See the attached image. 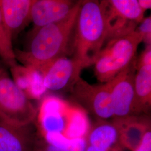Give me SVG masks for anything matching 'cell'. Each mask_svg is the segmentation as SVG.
<instances>
[{
  "instance_id": "obj_24",
  "label": "cell",
  "mask_w": 151,
  "mask_h": 151,
  "mask_svg": "<svg viewBox=\"0 0 151 151\" xmlns=\"http://www.w3.org/2000/svg\"><path fill=\"white\" fill-rule=\"evenodd\" d=\"M138 3L140 9L143 12H145L147 10L151 8V0H138Z\"/></svg>"
},
{
  "instance_id": "obj_14",
  "label": "cell",
  "mask_w": 151,
  "mask_h": 151,
  "mask_svg": "<svg viewBox=\"0 0 151 151\" xmlns=\"http://www.w3.org/2000/svg\"><path fill=\"white\" fill-rule=\"evenodd\" d=\"M134 78L136 112L146 111L151 106V65L137 66Z\"/></svg>"
},
{
  "instance_id": "obj_17",
  "label": "cell",
  "mask_w": 151,
  "mask_h": 151,
  "mask_svg": "<svg viewBox=\"0 0 151 151\" xmlns=\"http://www.w3.org/2000/svg\"><path fill=\"white\" fill-rule=\"evenodd\" d=\"M90 132V123L85 111L72 106L64 135L70 139L85 138Z\"/></svg>"
},
{
  "instance_id": "obj_19",
  "label": "cell",
  "mask_w": 151,
  "mask_h": 151,
  "mask_svg": "<svg viewBox=\"0 0 151 151\" xmlns=\"http://www.w3.org/2000/svg\"><path fill=\"white\" fill-rule=\"evenodd\" d=\"M45 142L49 145L60 150L67 151L70 146V139L62 133H48L43 135Z\"/></svg>"
},
{
  "instance_id": "obj_3",
  "label": "cell",
  "mask_w": 151,
  "mask_h": 151,
  "mask_svg": "<svg viewBox=\"0 0 151 151\" xmlns=\"http://www.w3.org/2000/svg\"><path fill=\"white\" fill-rule=\"evenodd\" d=\"M143 38L136 32L105 44L94 63L97 80L106 83L128 68L135 60L138 47Z\"/></svg>"
},
{
  "instance_id": "obj_20",
  "label": "cell",
  "mask_w": 151,
  "mask_h": 151,
  "mask_svg": "<svg viewBox=\"0 0 151 151\" xmlns=\"http://www.w3.org/2000/svg\"><path fill=\"white\" fill-rule=\"evenodd\" d=\"M143 38V41L146 45H151V17L144 18L135 29Z\"/></svg>"
},
{
  "instance_id": "obj_9",
  "label": "cell",
  "mask_w": 151,
  "mask_h": 151,
  "mask_svg": "<svg viewBox=\"0 0 151 151\" xmlns=\"http://www.w3.org/2000/svg\"><path fill=\"white\" fill-rule=\"evenodd\" d=\"M71 107L67 102L55 96L44 97L37 114L39 126L43 135L56 133L64 134Z\"/></svg>"
},
{
  "instance_id": "obj_1",
  "label": "cell",
  "mask_w": 151,
  "mask_h": 151,
  "mask_svg": "<svg viewBox=\"0 0 151 151\" xmlns=\"http://www.w3.org/2000/svg\"><path fill=\"white\" fill-rule=\"evenodd\" d=\"M81 2V1H78L64 19L35 31L28 50H14L16 60L24 66L40 70L54 60L71 54L76 22Z\"/></svg>"
},
{
  "instance_id": "obj_5",
  "label": "cell",
  "mask_w": 151,
  "mask_h": 151,
  "mask_svg": "<svg viewBox=\"0 0 151 151\" xmlns=\"http://www.w3.org/2000/svg\"><path fill=\"white\" fill-rule=\"evenodd\" d=\"M100 4L106 27L105 43L134 32L145 18L137 0H103Z\"/></svg>"
},
{
  "instance_id": "obj_25",
  "label": "cell",
  "mask_w": 151,
  "mask_h": 151,
  "mask_svg": "<svg viewBox=\"0 0 151 151\" xmlns=\"http://www.w3.org/2000/svg\"><path fill=\"white\" fill-rule=\"evenodd\" d=\"M86 151H104L97 148L96 147H95L93 146H90L87 145Z\"/></svg>"
},
{
  "instance_id": "obj_13",
  "label": "cell",
  "mask_w": 151,
  "mask_h": 151,
  "mask_svg": "<svg viewBox=\"0 0 151 151\" xmlns=\"http://www.w3.org/2000/svg\"><path fill=\"white\" fill-rule=\"evenodd\" d=\"M118 127L119 138L127 148L133 151L140 143L143 136L148 129V125L134 116L115 120Z\"/></svg>"
},
{
  "instance_id": "obj_23",
  "label": "cell",
  "mask_w": 151,
  "mask_h": 151,
  "mask_svg": "<svg viewBox=\"0 0 151 151\" xmlns=\"http://www.w3.org/2000/svg\"><path fill=\"white\" fill-rule=\"evenodd\" d=\"M143 65H151V45L147 46L139 59H136L135 67Z\"/></svg>"
},
{
  "instance_id": "obj_12",
  "label": "cell",
  "mask_w": 151,
  "mask_h": 151,
  "mask_svg": "<svg viewBox=\"0 0 151 151\" xmlns=\"http://www.w3.org/2000/svg\"><path fill=\"white\" fill-rule=\"evenodd\" d=\"M35 145L30 125L18 127L0 120V151H34Z\"/></svg>"
},
{
  "instance_id": "obj_2",
  "label": "cell",
  "mask_w": 151,
  "mask_h": 151,
  "mask_svg": "<svg viewBox=\"0 0 151 151\" xmlns=\"http://www.w3.org/2000/svg\"><path fill=\"white\" fill-rule=\"evenodd\" d=\"M106 38L105 19L100 1H81L72 45V58L83 69L93 65Z\"/></svg>"
},
{
  "instance_id": "obj_22",
  "label": "cell",
  "mask_w": 151,
  "mask_h": 151,
  "mask_svg": "<svg viewBox=\"0 0 151 151\" xmlns=\"http://www.w3.org/2000/svg\"><path fill=\"white\" fill-rule=\"evenodd\" d=\"M133 151H151V132L147 130L140 143Z\"/></svg>"
},
{
  "instance_id": "obj_11",
  "label": "cell",
  "mask_w": 151,
  "mask_h": 151,
  "mask_svg": "<svg viewBox=\"0 0 151 151\" xmlns=\"http://www.w3.org/2000/svg\"><path fill=\"white\" fill-rule=\"evenodd\" d=\"M34 0H0V9L6 29L10 38L24 29L30 21Z\"/></svg>"
},
{
  "instance_id": "obj_21",
  "label": "cell",
  "mask_w": 151,
  "mask_h": 151,
  "mask_svg": "<svg viewBox=\"0 0 151 151\" xmlns=\"http://www.w3.org/2000/svg\"><path fill=\"white\" fill-rule=\"evenodd\" d=\"M87 142L85 138H78L70 139L67 151H86Z\"/></svg>"
},
{
  "instance_id": "obj_10",
  "label": "cell",
  "mask_w": 151,
  "mask_h": 151,
  "mask_svg": "<svg viewBox=\"0 0 151 151\" xmlns=\"http://www.w3.org/2000/svg\"><path fill=\"white\" fill-rule=\"evenodd\" d=\"M77 2L70 0H34L30 20L34 25V32L40 27L64 19Z\"/></svg>"
},
{
  "instance_id": "obj_4",
  "label": "cell",
  "mask_w": 151,
  "mask_h": 151,
  "mask_svg": "<svg viewBox=\"0 0 151 151\" xmlns=\"http://www.w3.org/2000/svg\"><path fill=\"white\" fill-rule=\"evenodd\" d=\"M38 111L8 73L0 68V120L24 127L32 123Z\"/></svg>"
},
{
  "instance_id": "obj_15",
  "label": "cell",
  "mask_w": 151,
  "mask_h": 151,
  "mask_svg": "<svg viewBox=\"0 0 151 151\" xmlns=\"http://www.w3.org/2000/svg\"><path fill=\"white\" fill-rule=\"evenodd\" d=\"M119 138V129L116 124L103 122L95 126L90 132L88 145L103 151H109Z\"/></svg>"
},
{
  "instance_id": "obj_8",
  "label": "cell",
  "mask_w": 151,
  "mask_h": 151,
  "mask_svg": "<svg viewBox=\"0 0 151 151\" xmlns=\"http://www.w3.org/2000/svg\"><path fill=\"white\" fill-rule=\"evenodd\" d=\"M71 92L77 100L99 119L106 120L114 118L111 95L107 83L92 85L80 77Z\"/></svg>"
},
{
  "instance_id": "obj_6",
  "label": "cell",
  "mask_w": 151,
  "mask_h": 151,
  "mask_svg": "<svg viewBox=\"0 0 151 151\" xmlns=\"http://www.w3.org/2000/svg\"><path fill=\"white\" fill-rule=\"evenodd\" d=\"M135 60L111 80L106 82L110 90L115 120H122L136 113L134 78Z\"/></svg>"
},
{
  "instance_id": "obj_7",
  "label": "cell",
  "mask_w": 151,
  "mask_h": 151,
  "mask_svg": "<svg viewBox=\"0 0 151 151\" xmlns=\"http://www.w3.org/2000/svg\"><path fill=\"white\" fill-rule=\"evenodd\" d=\"M83 70L73 58L61 57L39 70L43 76L44 86L47 90L70 91L81 77Z\"/></svg>"
},
{
  "instance_id": "obj_16",
  "label": "cell",
  "mask_w": 151,
  "mask_h": 151,
  "mask_svg": "<svg viewBox=\"0 0 151 151\" xmlns=\"http://www.w3.org/2000/svg\"><path fill=\"white\" fill-rule=\"evenodd\" d=\"M10 68L13 81L27 97L40 86L42 76L37 70L17 64Z\"/></svg>"
},
{
  "instance_id": "obj_18",
  "label": "cell",
  "mask_w": 151,
  "mask_h": 151,
  "mask_svg": "<svg viewBox=\"0 0 151 151\" xmlns=\"http://www.w3.org/2000/svg\"><path fill=\"white\" fill-rule=\"evenodd\" d=\"M0 57L10 67L17 65L12 40L6 29L0 9Z\"/></svg>"
}]
</instances>
